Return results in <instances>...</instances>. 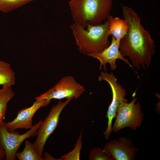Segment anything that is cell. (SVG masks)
Instances as JSON below:
<instances>
[{
	"label": "cell",
	"instance_id": "cell-16",
	"mask_svg": "<svg viewBox=\"0 0 160 160\" xmlns=\"http://www.w3.org/2000/svg\"><path fill=\"white\" fill-rule=\"evenodd\" d=\"M34 0H0V11L4 13L11 12Z\"/></svg>",
	"mask_w": 160,
	"mask_h": 160
},
{
	"label": "cell",
	"instance_id": "cell-11",
	"mask_svg": "<svg viewBox=\"0 0 160 160\" xmlns=\"http://www.w3.org/2000/svg\"><path fill=\"white\" fill-rule=\"evenodd\" d=\"M120 41V40L116 39L112 36L111 44L102 52L99 53L89 54L87 55L98 60L100 63L99 69H102L103 68L105 72L107 70L106 64L108 63L110 64V68L112 70H114L117 68L116 62L117 59L122 60L133 68L128 59H125L120 51L119 47Z\"/></svg>",
	"mask_w": 160,
	"mask_h": 160
},
{
	"label": "cell",
	"instance_id": "cell-4",
	"mask_svg": "<svg viewBox=\"0 0 160 160\" xmlns=\"http://www.w3.org/2000/svg\"><path fill=\"white\" fill-rule=\"evenodd\" d=\"M137 97L133 98L129 103L123 102L119 106L116 120L112 126V131L117 132L126 127L133 130L139 129L144 119V114Z\"/></svg>",
	"mask_w": 160,
	"mask_h": 160
},
{
	"label": "cell",
	"instance_id": "cell-15",
	"mask_svg": "<svg viewBox=\"0 0 160 160\" xmlns=\"http://www.w3.org/2000/svg\"><path fill=\"white\" fill-rule=\"evenodd\" d=\"M16 156L19 160H44L36 151L33 144L25 140L23 150L20 152H17Z\"/></svg>",
	"mask_w": 160,
	"mask_h": 160
},
{
	"label": "cell",
	"instance_id": "cell-9",
	"mask_svg": "<svg viewBox=\"0 0 160 160\" xmlns=\"http://www.w3.org/2000/svg\"><path fill=\"white\" fill-rule=\"evenodd\" d=\"M113 160H134L138 148L129 138L122 136L106 143L103 148Z\"/></svg>",
	"mask_w": 160,
	"mask_h": 160
},
{
	"label": "cell",
	"instance_id": "cell-13",
	"mask_svg": "<svg viewBox=\"0 0 160 160\" xmlns=\"http://www.w3.org/2000/svg\"><path fill=\"white\" fill-rule=\"evenodd\" d=\"M15 74L9 64L0 60V85L12 87L15 83Z\"/></svg>",
	"mask_w": 160,
	"mask_h": 160
},
{
	"label": "cell",
	"instance_id": "cell-8",
	"mask_svg": "<svg viewBox=\"0 0 160 160\" xmlns=\"http://www.w3.org/2000/svg\"><path fill=\"white\" fill-rule=\"evenodd\" d=\"M84 87L71 75L64 76L54 86L35 98L36 100H61L71 98L76 99L85 92Z\"/></svg>",
	"mask_w": 160,
	"mask_h": 160
},
{
	"label": "cell",
	"instance_id": "cell-6",
	"mask_svg": "<svg viewBox=\"0 0 160 160\" xmlns=\"http://www.w3.org/2000/svg\"><path fill=\"white\" fill-rule=\"evenodd\" d=\"M42 121L40 120L30 130L23 134L17 131L9 132L5 126L4 121L0 123V148L5 152V160H16V153L22 143L26 139L36 135Z\"/></svg>",
	"mask_w": 160,
	"mask_h": 160
},
{
	"label": "cell",
	"instance_id": "cell-19",
	"mask_svg": "<svg viewBox=\"0 0 160 160\" xmlns=\"http://www.w3.org/2000/svg\"><path fill=\"white\" fill-rule=\"evenodd\" d=\"M44 160H59V159H56L54 158L52 156L49 154L47 152H45L44 154V157L43 158Z\"/></svg>",
	"mask_w": 160,
	"mask_h": 160
},
{
	"label": "cell",
	"instance_id": "cell-14",
	"mask_svg": "<svg viewBox=\"0 0 160 160\" xmlns=\"http://www.w3.org/2000/svg\"><path fill=\"white\" fill-rule=\"evenodd\" d=\"M15 94L11 87L3 86L0 89V123L5 119L7 104L13 97Z\"/></svg>",
	"mask_w": 160,
	"mask_h": 160
},
{
	"label": "cell",
	"instance_id": "cell-2",
	"mask_svg": "<svg viewBox=\"0 0 160 160\" xmlns=\"http://www.w3.org/2000/svg\"><path fill=\"white\" fill-rule=\"evenodd\" d=\"M109 25L108 17L103 24H88L86 29L77 23L72 25L70 28L80 52L86 55L99 53L108 47Z\"/></svg>",
	"mask_w": 160,
	"mask_h": 160
},
{
	"label": "cell",
	"instance_id": "cell-17",
	"mask_svg": "<svg viewBox=\"0 0 160 160\" xmlns=\"http://www.w3.org/2000/svg\"><path fill=\"white\" fill-rule=\"evenodd\" d=\"M82 133L81 130L73 149L67 154L61 156L59 158L60 160H79L80 159V152L82 146L81 142Z\"/></svg>",
	"mask_w": 160,
	"mask_h": 160
},
{
	"label": "cell",
	"instance_id": "cell-12",
	"mask_svg": "<svg viewBox=\"0 0 160 160\" xmlns=\"http://www.w3.org/2000/svg\"><path fill=\"white\" fill-rule=\"evenodd\" d=\"M109 19V33L110 35L116 39H121L126 34L128 28V25L124 19L119 17H113L110 15Z\"/></svg>",
	"mask_w": 160,
	"mask_h": 160
},
{
	"label": "cell",
	"instance_id": "cell-1",
	"mask_svg": "<svg viewBox=\"0 0 160 160\" xmlns=\"http://www.w3.org/2000/svg\"><path fill=\"white\" fill-rule=\"evenodd\" d=\"M123 16L128 25L126 34L121 39L119 50L128 56L137 70L148 67L155 54V45L149 32L140 23V19L132 8L122 5Z\"/></svg>",
	"mask_w": 160,
	"mask_h": 160
},
{
	"label": "cell",
	"instance_id": "cell-7",
	"mask_svg": "<svg viewBox=\"0 0 160 160\" xmlns=\"http://www.w3.org/2000/svg\"><path fill=\"white\" fill-rule=\"evenodd\" d=\"M98 80L107 82L110 86L112 92V100L106 115L108 120L107 127L103 132L105 138L108 139L112 131L113 120L116 117L119 106L121 103L128 101L125 98L127 95L126 90L117 82V79L112 72L108 73L107 71L101 72Z\"/></svg>",
	"mask_w": 160,
	"mask_h": 160
},
{
	"label": "cell",
	"instance_id": "cell-18",
	"mask_svg": "<svg viewBox=\"0 0 160 160\" xmlns=\"http://www.w3.org/2000/svg\"><path fill=\"white\" fill-rule=\"evenodd\" d=\"M89 160H113L103 149L95 147L90 151L89 157Z\"/></svg>",
	"mask_w": 160,
	"mask_h": 160
},
{
	"label": "cell",
	"instance_id": "cell-20",
	"mask_svg": "<svg viewBox=\"0 0 160 160\" xmlns=\"http://www.w3.org/2000/svg\"><path fill=\"white\" fill-rule=\"evenodd\" d=\"M5 157L4 151L0 148V160H2Z\"/></svg>",
	"mask_w": 160,
	"mask_h": 160
},
{
	"label": "cell",
	"instance_id": "cell-10",
	"mask_svg": "<svg viewBox=\"0 0 160 160\" xmlns=\"http://www.w3.org/2000/svg\"><path fill=\"white\" fill-rule=\"evenodd\" d=\"M50 102L45 99L36 100L31 106L19 110L13 120L4 122L6 129L10 132L19 129H31L33 126L32 119L35 113L39 108L47 106Z\"/></svg>",
	"mask_w": 160,
	"mask_h": 160
},
{
	"label": "cell",
	"instance_id": "cell-5",
	"mask_svg": "<svg viewBox=\"0 0 160 160\" xmlns=\"http://www.w3.org/2000/svg\"><path fill=\"white\" fill-rule=\"evenodd\" d=\"M73 99L69 98L64 102L59 101L57 104L52 107L47 116L42 121L37 131L35 141L33 143L35 150L40 156L42 157L48 139L57 126L61 112Z\"/></svg>",
	"mask_w": 160,
	"mask_h": 160
},
{
	"label": "cell",
	"instance_id": "cell-3",
	"mask_svg": "<svg viewBox=\"0 0 160 160\" xmlns=\"http://www.w3.org/2000/svg\"><path fill=\"white\" fill-rule=\"evenodd\" d=\"M74 23L84 28L105 21L110 15L112 0H71L68 2Z\"/></svg>",
	"mask_w": 160,
	"mask_h": 160
}]
</instances>
